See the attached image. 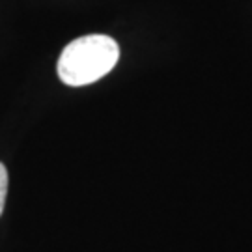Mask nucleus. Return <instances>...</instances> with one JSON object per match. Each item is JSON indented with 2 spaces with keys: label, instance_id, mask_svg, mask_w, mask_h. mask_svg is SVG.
<instances>
[{
  "label": "nucleus",
  "instance_id": "nucleus-1",
  "mask_svg": "<svg viewBox=\"0 0 252 252\" xmlns=\"http://www.w3.org/2000/svg\"><path fill=\"white\" fill-rule=\"evenodd\" d=\"M120 47L110 36L90 34L73 39L58 58V77L67 86H88L114 69Z\"/></svg>",
  "mask_w": 252,
  "mask_h": 252
},
{
  "label": "nucleus",
  "instance_id": "nucleus-2",
  "mask_svg": "<svg viewBox=\"0 0 252 252\" xmlns=\"http://www.w3.org/2000/svg\"><path fill=\"white\" fill-rule=\"evenodd\" d=\"M6 194H8V170L0 162V215L4 211V206H6Z\"/></svg>",
  "mask_w": 252,
  "mask_h": 252
}]
</instances>
